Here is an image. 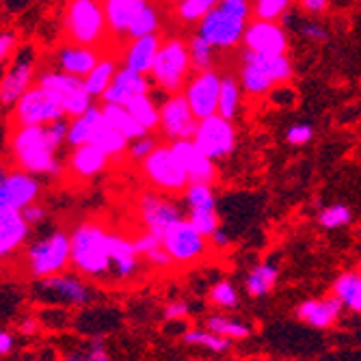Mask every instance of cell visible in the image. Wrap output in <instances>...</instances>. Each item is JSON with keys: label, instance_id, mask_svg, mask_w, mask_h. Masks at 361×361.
<instances>
[{"label": "cell", "instance_id": "obj_51", "mask_svg": "<svg viewBox=\"0 0 361 361\" xmlns=\"http://www.w3.org/2000/svg\"><path fill=\"white\" fill-rule=\"evenodd\" d=\"M145 259L149 262L152 267H158V269H169V267L173 264V257H171V253L165 249V245H158L156 249H152V251L145 255Z\"/></svg>", "mask_w": 361, "mask_h": 361}, {"label": "cell", "instance_id": "obj_41", "mask_svg": "<svg viewBox=\"0 0 361 361\" xmlns=\"http://www.w3.org/2000/svg\"><path fill=\"white\" fill-rule=\"evenodd\" d=\"M208 331L212 334H219L223 338H229V340H243L249 336V326L247 324H240V322H234L229 318H223V316H212L208 318Z\"/></svg>", "mask_w": 361, "mask_h": 361}, {"label": "cell", "instance_id": "obj_58", "mask_svg": "<svg viewBox=\"0 0 361 361\" xmlns=\"http://www.w3.org/2000/svg\"><path fill=\"white\" fill-rule=\"evenodd\" d=\"M210 238H212V245H214L216 249H225V247L229 245V236H227V232H223L221 227L216 229V232H214Z\"/></svg>", "mask_w": 361, "mask_h": 361}, {"label": "cell", "instance_id": "obj_26", "mask_svg": "<svg viewBox=\"0 0 361 361\" xmlns=\"http://www.w3.org/2000/svg\"><path fill=\"white\" fill-rule=\"evenodd\" d=\"M243 61L255 65V68H257L262 74H267L275 85H286V82L292 80V76H294L292 61H290L286 54H262V52L245 50Z\"/></svg>", "mask_w": 361, "mask_h": 361}, {"label": "cell", "instance_id": "obj_59", "mask_svg": "<svg viewBox=\"0 0 361 361\" xmlns=\"http://www.w3.org/2000/svg\"><path fill=\"white\" fill-rule=\"evenodd\" d=\"M11 348H13V338L7 331H3L0 334V353L7 355V353H11Z\"/></svg>", "mask_w": 361, "mask_h": 361}, {"label": "cell", "instance_id": "obj_46", "mask_svg": "<svg viewBox=\"0 0 361 361\" xmlns=\"http://www.w3.org/2000/svg\"><path fill=\"white\" fill-rule=\"evenodd\" d=\"M210 299H212V303L219 305V307L232 310V307L238 305V292H236V288H234L232 283H229V281H219V283L212 288V292H210Z\"/></svg>", "mask_w": 361, "mask_h": 361}, {"label": "cell", "instance_id": "obj_5", "mask_svg": "<svg viewBox=\"0 0 361 361\" xmlns=\"http://www.w3.org/2000/svg\"><path fill=\"white\" fill-rule=\"evenodd\" d=\"M192 59H190V48L184 39L180 37H167L162 39L160 52L156 56L154 70H152V82L169 93H182L186 87L188 78L192 76Z\"/></svg>", "mask_w": 361, "mask_h": 361}, {"label": "cell", "instance_id": "obj_11", "mask_svg": "<svg viewBox=\"0 0 361 361\" xmlns=\"http://www.w3.org/2000/svg\"><path fill=\"white\" fill-rule=\"evenodd\" d=\"M162 245L171 253L176 264H192L206 255L208 236H204L188 219H180L165 232Z\"/></svg>", "mask_w": 361, "mask_h": 361}, {"label": "cell", "instance_id": "obj_42", "mask_svg": "<svg viewBox=\"0 0 361 361\" xmlns=\"http://www.w3.org/2000/svg\"><path fill=\"white\" fill-rule=\"evenodd\" d=\"M350 221H353V212L344 204H331L318 212V223L324 229H338V227L348 225Z\"/></svg>", "mask_w": 361, "mask_h": 361}, {"label": "cell", "instance_id": "obj_4", "mask_svg": "<svg viewBox=\"0 0 361 361\" xmlns=\"http://www.w3.org/2000/svg\"><path fill=\"white\" fill-rule=\"evenodd\" d=\"M72 236V264L89 277H104L111 271V234L93 221L76 225Z\"/></svg>", "mask_w": 361, "mask_h": 361}, {"label": "cell", "instance_id": "obj_35", "mask_svg": "<svg viewBox=\"0 0 361 361\" xmlns=\"http://www.w3.org/2000/svg\"><path fill=\"white\" fill-rule=\"evenodd\" d=\"M160 30V11L156 5H152L149 0L141 7V11L135 16L133 24L128 28V39H137V37H145V35H154V32Z\"/></svg>", "mask_w": 361, "mask_h": 361}, {"label": "cell", "instance_id": "obj_38", "mask_svg": "<svg viewBox=\"0 0 361 361\" xmlns=\"http://www.w3.org/2000/svg\"><path fill=\"white\" fill-rule=\"evenodd\" d=\"M221 0H180L176 5V16L182 24L202 22Z\"/></svg>", "mask_w": 361, "mask_h": 361}, {"label": "cell", "instance_id": "obj_16", "mask_svg": "<svg viewBox=\"0 0 361 361\" xmlns=\"http://www.w3.org/2000/svg\"><path fill=\"white\" fill-rule=\"evenodd\" d=\"M48 59H50V68L52 70L72 74V76H78V78H87L93 72L95 65L100 63L102 56H100V50H97V48L80 46V44L65 39V44H61Z\"/></svg>", "mask_w": 361, "mask_h": 361}, {"label": "cell", "instance_id": "obj_1", "mask_svg": "<svg viewBox=\"0 0 361 361\" xmlns=\"http://www.w3.org/2000/svg\"><path fill=\"white\" fill-rule=\"evenodd\" d=\"M9 154L18 169L35 176H61L63 167L50 145L46 126H16L9 135Z\"/></svg>", "mask_w": 361, "mask_h": 361}, {"label": "cell", "instance_id": "obj_19", "mask_svg": "<svg viewBox=\"0 0 361 361\" xmlns=\"http://www.w3.org/2000/svg\"><path fill=\"white\" fill-rule=\"evenodd\" d=\"M173 154L178 156L180 165L186 169L190 182H206V184H214L216 180V167L214 160L210 156H206L192 139H182V141H173L171 143Z\"/></svg>", "mask_w": 361, "mask_h": 361}, {"label": "cell", "instance_id": "obj_56", "mask_svg": "<svg viewBox=\"0 0 361 361\" xmlns=\"http://www.w3.org/2000/svg\"><path fill=\"white\" fill-rule=\"evenodd\" d=\"M186 314H188V305L182 303V301H176V303L167 305V310H165V316H167L169 320H173V318H184Z\"/></svg>", "mask_w": 361, "mask_h": 361}, {"label": "cell", "instance_id": "obj_48", "mask_svg": "<svg viewBox=\"0 0 361 361\" xmlns=\"http://www.w3.org/2000/svg\"><path fill=\"white\" fill-rule=\"evenodd\" d=\"M46 135H48L50 145L54 149H59L65 141H68V137H70V123L65 121V117L63 119H56V121H52V123L46 126Z\"/></svg>", "mask_w": 361, "mask_h": 361}, {"label": "cell", "instance_id": "obj_12", "mask_svg": "<svg viewBox=\"0 0 361 361\" xmlns=\"http://www.w3.org/2000/svg\"><path fill=\"white\" fill-rule=\"evenodd\" d=\"M200 117H197L184 93H169L160 102V133L167 141L192 139Z\"/></svg>", "mask_w": 361, "mask_h": 361}, {"label": "cell", "instance_id": "obj_31", "mask_svg": "<svg viewBox=\"0 0 361 361\" xmlns=\"http://www.w3.org/2000/svg\"><path fill=\"white\" fill-rule=\"evenodd\" d=\"M117 63L111 59V56H102L100 63L95 65L93 72L85 78V85H87V91L93 95V100L95 97H104V93L109 91L111 82L115 80V74H117Z\"/></svg>", "mask_w": 361, "mask_h": 361}, {"label": "cell", "instance_id": "obj_13", "mask_svg": "<svg viewBox=\"0 0 361 361\" xmlns=\"http://www.w3.org/2000/svg\"><path fill=\"white\" fill-rule=\"evenodd\" d=\"M37 72V54L30 46L16 52L13 63L7 68L3 82H0V100L5 106H13L20 97L32 87Z\"/></svg>", "mask_w": 361, "mask_h": 361}, {"label": "cell", "instance_id": "obj_50", "mask_svg": "<svg viewBox=\"0 0 361 361\" xmlns=\"http://www.w3.org/2000/svg\"><path fill=\"white\" fill-rule=\"evenodd\" d=\"M16 52H18V35L11 30H3V35H0V61H3V65H7V61Z\"/></svg>", "mask_w": 361, "mask_h": 361}, {"label": "cell", "instance_id": "obj_2", "mask_svg": "<svg viewBox=\"0 0 361 361\" xmlns=\"http://www.w3.org/2000/svg\"><path fill=\"white\" fill-rule=\"evenodd\" d=\"M253 16V0H221V3L200 22V35H204L214 48H236Z\"/></svg>", "mask_w": 361, "mask_h": 361}, {"label": "cell", "instance_id": "obj_7", "mask_svg": "<svg viewBox=\"0 0 361 361\" xmlns=\"http://www.w3.org/2000/svg\"><path fill=\"white\" fill-rule=\"evenodd\" d=\"M37 85H42L54 100L61 104V109L65 111V117H78L82 113H87L93 106V95L87 91L85 78L65 74L59 70H44L37 78Z\"/></svg>", "mask_w": 361, "mask_h": 361}, {"label": "cell", "instance_id": "obj_61", "mask_svg": "<svg viewBox=\"0 0 361 361\" xmlns=\"http://www.w3.org/2000/svg\"><path fill=\"white\" fill-rule=\"evenodd\" d=\"M173 3H180V0H173Z\"/></svg>", "mask_w": 361, "mask_h": 361}, {"label": "cell", "instance_id": "obj_15", "mask_svg": "<svg viewBox=\"0 0 361 361\" xmlns=\"http://www.w3.org/2000/svg\"><path fill=\"white\" fill-rule=\"evenodd\" d=\"M42 184L35 173L24 169H5L0 178V208L24 210L39 200Z\"/></svg>", "mask_w": 361, "mask_h": 361}, {"label": "cell", "instance_id": "obj_44", "mask_svg": "<svg viewBox=\"0 0 361 361\" xmlns=\"http://www.w3.org/2000/svg\"><path fill=\"white\" fill-rule=\"evenodd\" d=\"M184 342L186 344H197V346H206L214 353H223L229 348V338H223L219 334H212V331H190L184 336Z\"/></svg>", "mask_w": 361, "mask_h": 361}, {"label": "cell", "instance_id": "obj_60", "mask_svg": "<svg viewBox=\"0 0 361 361\" xmlns=\"http://www.w3.org/2000/svg\"><path fill=\"white\" fill-rule=\"evenodd\" d=\"M68 361H93V357H91V353H89V355L74 353V355H70V357H68Z\"/></svg>", "mask_w": 361, "mask_h": 361}, {"label": "cell", "instance_id": "obj_40", "mask_svg": "<svg viewBox=\"0 0 361 361\" xmlns=\"http://www.w3.org/2000/svg\"><path fill=\"white\" fill-rule=\"evenodd\" d=\"M188 48H190V59H192V68L195 72H200V70H210L212 68V59H214V46L197 32L195 37H190L188 42Z\"/></svg>", "mask_w": 361, "mask_h": 361}, {"label": "cell", "instance_id": "obj_24", "mask_svg": "<svg viewBox=\"0 0 361 361\" xmlns=\"http://www.w3.org/2000/svg\"><path fill=\"white\" fill-rule=\"evenodd\" d=\"M30 236V223L24 219L22 210L0 208V253H16Z\"/></svg>", "mask_w": 361, "mask_h": 361}, {"label": "cell", "instance_id": "obj_32", "mask_svg": "<svg viewBox=\"0 0 361 361\" xmlns=\"http://www.w3.org/2000/svg\"><path fill=\"white\" fill-rule=\"evenodd\" d=\"M334 294L348 310L361 314V273H342L334 283Z\"/></svg>", "mask_w": 361, "mask_h": 361}, {"label": "cell", "instance_id": "obj_21", "mask_svg": "<svg viewBox=\"0 0 361 361\" xmlns=\"http://www.w3.org/2000/svg\"><path fill=\"white\" fill-rule=\"evenodd\" d=\"M160 46H162V37L158 35V32H154V35L130 39L128 46L121 52V61H123L126 68L149 76L152 70H154L156 56L160 52Z\"/></svg>", "mask_w": 361, "mask_h": 361}, {"label": "cell", "instance_id": "obj_29", "mask_svg": "<svg viewBox=\"0 0 361 361\" xmlns=\"http://www.w3.org/2000/svg\"><path fill=\"white\" fill-rule=\"evenodd\" d=\"M342 305L344 303L334 294V297L322 299V301H305L297 314L301 320L316 326V329H326V326H331L336 322V318L340 316Z\"/></svg>", "mask_w": 361, "mask_h": 361}, {"label": "cell", "instance_id": "obj_8", "mask_svg": "<svg viewBox=\"0 0 361 361\" xmlns=\"http://www.w3.org/2000/svg\"><path fill=\"white\" fill-rule=\"evenodd\" d=\"M141 173L154 188L171 195L184 192L190 184V178L173 154L171 143L156 145V149L141 162Z\"/></svg>", "mask_w": 361, "mask_h": 361}, {"label": "cell", "instance_id": "obj_36", "mask_svg": "<svg viewBox=\"0 0 361 361\" xmlns=\"http://www.w3.org/2000/svg\"><path fill=\"white\" fill-rule=\"evenodd\" d=\"M277 277L279 273L273 264H259L247 277V292L251 297H264V294H269L275 288Z\"/></svg>", "mask_w": 361, "mask_h": 361}, {"label": "cell", "instance_id": "obj_45", "mask_svg": "<svg viewBox=\"0 0 361 361\" xmlns=\"http://www.w3.org/2000/svg\"><path fill=\"white\" fill-rule=\"evenodd\" d=\"M188 221L200 229L204 236H212L219 229V212L216 208H208V210H188Z\"/></svg>", "mask_w": 361, "mask_h": 361}, {"label": "cell", "instance_id": "obj_28", "mask_svg": "<svg viewBox=\"0 0 361 361\" xmlns=\"http://www.w3.org/2000/svg\"><path fill=\"white\" fill-rule=\"evenodd\" d=\"M145 3L147 0H104L106 20L113 39H121L123 35H128L130 24H133L135 16L141 11Z\"/></svg>", "mask_w": 361, "mask_h": 361}, {"label": "cell", "instance_id": "obj_49", "mask_svg": "<svg viewBox=\"0 0 361 361\" xmlns=\"http://www.w3.org/2000/svg\"><path fill=\"white\" fill-rule=\"evenodd\" d=\"M312 137H314V130L310 123H294L286 130V141L290 145H297V147L307 145L312 141Z\"/></svg>", "mask_w": 361, "mask_h": 361}, {"label": "cell", "instance_id": "obj_6", "mask_svg": "<svg viewBox=\"0 0 361 361\" xmlns=\"http://www.w3.org/2000/svg\"><path fill=\"white\" fill-rule=\"evenodd\" d=\"M24 259L32 277L46 279L59 275L72 264V236L65 232H52L32 240L26 249Z\"/></svg>", "mask_w": 361, "mask_h": 361}, {"label": "cell", "instance_id": "obj_23", "mask_svg": "<svg viewBox=\"0 0 361 361\" xmlns=\"http://www.w3.org/2000/svg\"><path fill=\"white\" fill-rule=\"evenodd\" d=\"M109 162H111V156L106 152H102L95 143H85V145L74 147V152L70 154L68 169L78 180H91L95 176H100L102 171H106Z\"/></svg>", "mask_w": 361, "mask_h": 361}, {"label": "cell", "instance_id": "obj_22", "mask_svg": "<svg viewBox=\"0 0 361 361\" xmlns=\"http://www.w3.org/2000/svg\"><path fill=\"white\" fill-rule=\"evenodd\" d=\"M39 292L46 294V299H56L61 303H70V305H82L89 301L91 290L87 283H82L80 279L72 277V275H52L42 279L39 283Z\"/></svg>", "mask_w": 361, "mask_h": 361}, {"label": "cell", "instance_id": "obj_25", "mask_svg": "<svg viewBox=\"0 0 361 361\" xmlns=\"http://www.w3.org/2000/svg\"><path fill=\"white\" fill-rule=\"evenodd\" d=\"M139 257L135 240L123 234H111V271L117 279H133L139 273Z\"/></svg>", "mask_w": 361, "mask_h": 361}, {"label": "cell", "instance_id": "obj_54", "mask_svg": "<svg viewBox=\"0 0 361 361\" xmlns=\"http://www.w3.org/2000/svg\"><path fill=\"white\" fill-rule=\"evenodd\" d=\"M22 214H24V219L30 223V227L32 225H39V223H44L46 221V216H48V210L42 206V204H30V206H26L24 210H22Z\"/></svg>", "mask_w": 361, "mask_h": 361}, {"label": "cell", "instance_id": "obj_20", "mask_svg": "<svg viewBox=\"0 0 361 361\" xmlns=\"http://www.w3.org/2000/svg\"><path fill=\"white\" fill-rule=\"evenodd\" d=\"M149 93V80L145 74H139L130 68H119L115 74V80L111 82L109 91L104 93L102 102L106 104H121L128 106L133 100H137L139 95Z\"/></svg>", "mask_w": 361, "mask_h": 361}, {"label": "cell", "instance_id": "obj_47", "mask_svg": "<svg viewBox=\"0 0 361 361\" xmlns=\"http://www.w3.org/2000/svg\"><path fill=\"white\" fill-rule=\"evenodd\" d=\"M156 139L152 137V133L139 137V139H133L130 141V147H128V156L130 160H135V162H143L154 149H156Z\"/></svg>", "mask_w": 361, "mask_h": 361}, {"label": "cell", "instance_id": "obj_43", "mask_svg": "<svg viewBox=\"0 0 361 361\" xmlns=\"http://www.w3.org/2000/svg\"><path fill=\"white\" fill-rule=\"evenodd\" d=\"M294 0H253V16L257 20H273L283 18Z\"/></svg>", "mask_w": 361, "mask_h": 361}, {"label": "cell", "instance_id": "obj_3", "mask_svg": "<svg viewBox=\"0 0 361 361\" xmlns=\"http://www.w3.org/2000/svg\"><path fill=\"white\" fill-rule=\"evenodd\" d=\"M65 39L100 48L111 37L104 0H70L63 13Z\"/></svg>", "mask_w": 361, "mask_h": 361}, {"label": "cell", "instance_id": "obj_52", "mask_svg": "<svg viewBox=\"0 0 361 361\" xmlns=\"http://www.w3.org/2000/svg\"><path fill=\"white\" fill-rule=\"evenodd\" d=\"M135 245H137V251L145 257L152 249H156L158 245H162V240H160L156 234H152V232H147V229H145L143 234H139V236L135 238Z\"/></svg>", "mask_w": 361, "mask_h": 361}, {"label": "cell", "instance_id": "obj_39", "mask_svg": "<svg viewBox=\"0 0 361 361\" xmlns=\"http://www.w3.org/2000/svg\"><path fill=\"white\" fill-rule=\"evenodd\" d=\"M184 204L188 206V210H208V208H216V200H214V190L212 184L206 182H190L184 190Z\"/></svg>", "mask_w": 361, "mask_h": 361}, {"label": "cell", "instance_id": "obj_9", "mask_svg": "<svg viewBox=\"0 0 361 361\" xmlns=\"http://www.w3.org/2000/svg\"><path fill=\"white\" fill-rule=\"evenodd\" d=\"M192 141L206 156H210L212 160H221L234 152L238 135H236V128H234L232 119L214 113L210 117L200 119Z\"/></svg>", "mask_w": 361, "mask_h": 361}, {"label": "cell", "instance_id": "obj_55", "mask_svg": "<svg viewBox=\"0 0 361 361\" xmlns=\"http://www.w3.org/2000/svg\"><path fill=\"white\" fill-rule=\"evenodd\" d=\"M299 5H301L303 11L318 16V13L326 11V7H329V0H299Z\"/></svg>", "mask_w": 361, "mask_h": 361}, {"label": "cell", "instance_id": "obj_30", "mask_svg": "<svg viewBox=\"0 0 361 361\" xmlns=\"http://www.w3.org/2000/svg\"><path fill=\"white\" fill-rule=\"evenodd\" d=\"M102 111H104L106 121H109L113 128H117L119 133H123L130 141H133V139H139V137H143V135H147V130L135 119V115L130 113L128 106L102 102Z\"/></svg>", "mask_w": 361, "mask_h": 361}, {"label": "cell", "instance_id": "obj_10", "mask_svg": "<svg viewBox=\"0 0 361 361\" xmlns=\"http://www.w3.org/2000/svg\"><path fill=\"white\" fill-rule=\"evenodd\" d=\"M63 117L65 111L42 85H32L13 104L16 126H48Z\"/></svg>", "mask_w": 361, "mask_h": 361}, {"label": "cell", "instance_id": "obj_17", "mask_svg": "<svg viewBox=\"0 0 361 361\" xmlns=\"http://www.w3.org/2000/svg\"><path fill=\"white\" fill-rule=\"evenodd\" d=\"M139 214L145 225L147 232L156 234L160 240L165 236L167 229L178 223L182 216V210L176 202L167 200V197L156 195V192H145L139 200Z\"/></svg>", "mask_w": 361, "mask_h": 361}, {"label": "cell", "instance_id": "obj_27", "mask_svg": "<svg viewBox=\"0 0 361 361\" xmlns=\"http://www.w3.org/2000/svg\"><path fill=\"white\" fill-rule=\"evenodd\" d=\"M106 126V117H104V111L102 106H91L87 113L74 117L70 121V137H68V143L72 147H78V145H85V143H93L95 137L100 135V130Z\"/></svg>", "mask_w": 361, "mask_h": 361}, {"label": "cell", "instance_id": "obj_33", "mask_svg": "<svg viewBox=\"0 0 361 361\" xmlns=\"http://www.w3.org/2000/svg\"><path fill=\"white\" fill-rule=\"evenodd\" d=\"M128 109L135 115V119L147 130V133L160 130V104L154 100V95H149V93L139 95L137 100H133L128 104Z\"/></svg>", "mask_w": 361, "mask_h": 361}, {"label": "cell", "instance_id": "obj_57", "mask_svg": "<svg viewBox=\"0 0 361 361\" xmlns=\"http://www.w3.org/2000/svg\"><path fill=\"white\" fill-rule=\"evenodd\" d=\"M91 357H93V361H111L109 359V355L104 353V348H102V342L100 340H93V344H91Z\"/></svg>", "mask_w": 361, "mask_h": 361}, {"label": "cell", "instance_id": "obj_34", "mask_svg": "<svg viewBox=\"0 0 361 361\" xmlns=\"http://www.w3.org/2000/svg\"><path fill=\"white\" fill-rule=\"evenodd\" d=\"M243 85L234 78V76H223V85H221V97H219V115L234 119L240 111V102H243Z\"/></svg>", "mask_w": 361, "mask_h": 361}, {"label": "cell", "instance_id": "obj_18", "mask_svg": "<svg viewBox=\"0 0 361 361\" xmlns=\"http://www.w3.org/2000/svg\"><path fill=\"white\" fill-rule=\"evenodd\" d=\"M243 44L247 50L253 52H262V54H286L290 44H288V35L279 22L273 20H251Z\"/></svg>", "mask_w": 361, "mask_h": 361}, {"label": "cell", "instance_id": "obj_53", "mask_svg": "<svg viewBox=\"0 0 361 361\" xmlns=\"http://www.w3.org/2000/svg\"><path fill=\"white\" fill-rule=\"evenodd\" d=\"M301 35L307 37V39H312V42L322 44V42H326V37H329V32H326L324 26H320V24H316V22H305V24L301 26Z\"/></svg>", "mask_w": 361, "mask_h": 361}, {"label": "cell", "instance_id": "obj_14", "mask_svg": "<svg viewBox=\"0 0 361 361\" xmlns=\"http://www.w3.org/2000/svg\"><path fill=\"white\" fill-rule=\"evenodd\" d=\"M221 85H223V76L214 68L192 72V76L188 78V82L182 89V93L188 100L192 113L200 119L219 113Z\"/></svg>", "mask_w": 361, "mask_h": 361}, {"label": "cell", "instance_id": "obj_37", "mask_svg": "<svg viewBox=\"0 0 361 361\" xmlns=\"http://www.w3.org/2000/svg\"><path fill=\"white\" fill-rule=\"evenodd\" d=\"M93 143H95L97 147H100L102 152H106L111 158L123 156V154L128 152V147H130V139H128L123 133H119L117 128H113L109 121H106V126L100 130V135L95 137Z\"/></svg>", "mask_w": 361, "mask_h": 361}]
</instances>
